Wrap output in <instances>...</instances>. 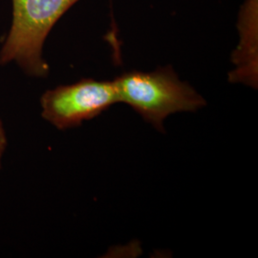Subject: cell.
Listing matches in <instances>:
<instances>
[{
	"mask_svg": "<svg viewBox=\"0 0 258 258\" xmlns=\"http://www.w3.org/2000/svg\"><path fill=\"white\" fill-rule=\"evenodd\" d=\"M240 41L232 54L230 82L257 86V0H247L238 19Z\"/></svg>",
	"mask_w": 258,
	"mask_h": 258,
	"instance_id": "277c9868",
	"label": "cell"
},
{
	"mask_svg": "<svg viewBox=\"0 0 258 258\" xmlns=\"http://www.w3.org/2000/svg\"><path fill=\"white\" fill-rule=\"evenodd\" d=\"M7 144H8V139H7L6 130L4 127V123L0 118V170H1V167H2L3 157H4L5 151L7 149Z\"/></svg>",
	"mask_w": 258,
	"mask_h": 258,
	"instance_id": "5b68a950",
	"label": "cell"
},
{
	"mask_svg": "<svg viewBox=\"0 0 258 258\" xmlns=\"http://www.w3.org/2000/svg\"><path fill=\"white\" fill-rule=\"evenodd\" d=\"M119 102H124L155 128L164 131V120L178 112L206 106L203 97L182 82L170 66L151 72L130 71L114 80Z\"/></svg>",
	"mask_w": 258,
	"mask_h": 258,
	"instance_id": "6da1fadb",
	"label": "cell"
},
{
	"mask_svg": "<svg viewBox=\"0 0 258 258\" xmlns=\"http://www.w3.org/2000/svg\"><path fill=\"white\" fill-rule=\"evenodd\" d=\"M79 0H13V22L0 50V64L14 63L32 78H45L43 46L56 21Z\"/></svg>",
	"mask_w": 258,
	"mask_h": 258,
	"instance_id": "7a4b0ae2",
	"label": "cell"
},
{
	"mask_svg": "<svg viewBox=\"0 0 258 258\" xmlns=\"http://www.w3.org/2000/svg\"><path fill=\"white\" fill-rule=\"evenodd\" d=\"M117 102H120L114 81L83 79L47 90L39 105L42 119L63 131L92 120Z\"/></svg>",
	"mask_w": 258,
	"mask_h": 258,
	"instance_id": "3957f363",
	"label": "cell"
}]
</instances>
